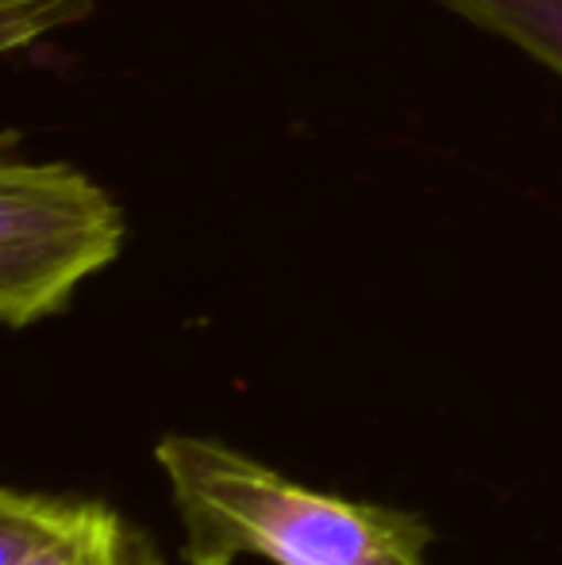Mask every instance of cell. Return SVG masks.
<instances>
[{
    "mask_svg": "<svg viewBox=\"0 0 562 565\" xmlns=\"http://www.w3.org/2000/svg\"><path fill=\"white\" fill-rule=\"evenodd\" d=\"M470 28L517 46L562 77V0H435Z\"/></svg>",
    "mask_w": 562,
    "mask_h": 565,
    "instance_id": "obj_4",
    "label": "cell"
},
{
    "mask_svg": "<svg viewBox=\"0 0 562 565\" xmlns=\"http://www.w3.org/2000/svg\"><path fill=\"white\" fill-rule=\"evenodd\" d=\"M0 565H162L147 531L100 500L0 492Z\"/></svg>",
    "mask_w": 562,
    "mask_h": 565,
    "instance_id": "obj_3",
    "label": "cell"
},
{
    "mask_svg": "<svg viewBox=\"0 0 562 565\" xmlns=\"http://www.w3.org/2000/svg\"><path fill=\"white\" fill-rule=\"evenodd\" d=\"M124 212L70 162H0V320L20 331L66 312L77 285L124 254Z\"/></svg>",
    "mask_w": 562,
    "mask_h": 565,
    "instance_id": "obj_2",
    "label": "cell"
},
{
    "mask_svg": "<svg viewBox=\"0 0 562 565\" xmlns=\"http://www.w3.org/2000/svg\"><path fill=\"white\" fill-rule=\"evenodd\" d=\"M155 461L170 481L185 565H427L432 527L416 512L316 492L201 435H170Z\"/></svg>",
    "mask_w": 562,
    "mask_h": 565,
    "instance_id": "obj_1",
    "label": "cell"
},
{
    "mask_svg": "<svg viewBox=\"0 0 562 565\" xmlns=\"http://www.w3.org/2000/svg\"><path fill=\"white\" fill-rule=\"evenodd\" d=\"M97 0H0V51L12 54L93 15Z\"/></svg>",
    "mask_w": 562,
    "mask_h": 565,
    "instance_id": "obj_5",
    "label": "cell"
}]
</instances>
